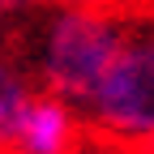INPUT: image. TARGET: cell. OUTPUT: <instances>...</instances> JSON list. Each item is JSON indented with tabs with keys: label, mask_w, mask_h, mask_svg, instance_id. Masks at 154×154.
<instances>
[{
	"label": "cell",
	"mask_w": 154,
	"mask_h": 154,
	"mask_svg": "<svg viewBox=\"0 0 154 154\" xmlns=\"http://www.w3.org/2000/svg\"><path fill=\"white\" fill-rule=\"evenodd\" d=\"M86 133V120L73 103H64L60 94L34 90V99L26 103L22 120L13 128L9 154H69Z\"/></svg>",
	"instance_id": "3957f363"
},
{
	"label": "cell",
	"mask_w": 154,
	"mask_h": 154,
	"mask_svg": "<svg viewBox=\"0 0 154 154\" xmlns=\"http://www.w3.org/2000/svg\"><path fill=\"white\" fill-rule=\"evenodd\" d=\"M34 9V0H0V22H13V17H22Z\"/></svg>",
	"instance_id": "8992f818"
},
{
	"label": "cell",
	"mask_w": 154,
	"mask_h": 154,
	"mask_svg": "<svg viewBox=\"0 0 154 154\" xmlns=\"http://www.w3.org/2000/svg\"><path fill=\"white\" fill-rule=\"evenodd\" d=\"M120 43L82 107L90 133L111 146L154 141V0H120Z\"/></svg>",
	"instance_id": "6da1fadb"
},
{
	"label": "cell",
	"mask_w": 154,
	"mask_h": 154,
	"mask_svg": "<svg viewBox=\"0 0 154 154\" xmlns=\"http://www.w3.org/2000/svg\"><path fill=\"white\" fill-rule=\"evenodd\" d=\"M120 43V9L116 5H56L34 34L30 73L38 90L60 94L77 111L94 94L103 69Z\"/></svg>",
	"instance_id": "7a4b0ae2"
},
{
	"label": "cell",
	"mask_w": 154,
	"mask_h": 154,
	"mask_svg": "<svg viewBox=\"0 0 154 154\" xmlns=\"http://www.w3.org/2000/svg\"><path fill=\"white\" fill-rule=\"evenodd\" d=\"M69 154H116V146H111V141H103L99 133H82V141H77Z\"/></svg>",
	"instance_id": "5b68a950"
},
{
	"label": "cell",
	"mask_w": 154,
	"mask_h": 154,
	"mask_svg": "<svg viewBox=\"0 0 154 154\" xmlns=\"http://www.w3.org/2000/svg\"><path fill=\"white\" fill-rule=\"evenodd\" d=\"M116 154H154V141H141V146H116Z\"/></svg>",
	"instance_id": "52a82bcc"
},
{
	"label": "cell",
	"mask_w": 154,
	"mask_h": 154,
	"mask_svg": "<svg viewBox=\"0 0 154 154\" xmlns=\"http://www.w3.org/2000/svg\"><path fill=\"white\" fill-rule=\"evenodd\" d=\"M56 5H120V0H56Z\"/></svg>",
	"instance_id": "ba28073f"
},
{
	"label": "cell",
	"mask_w": 154,
	"mask_h": 154,
	"mask_svg": "<svg viewBox=\"0 0 154 154\" xmlns=\"http://www.w3.org/2000/svg\"><path fill=\"white\" fill-rule=\"evenodd\" d=\"M34 90H38V82H34L30 64L0 47V154H9L13 128H17V120H22L26 103L34 99Z\"/></svg>",
	"instance_id": "277c9868"
}]
</instances>
